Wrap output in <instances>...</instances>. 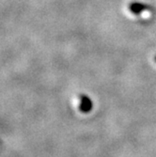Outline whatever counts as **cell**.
<instances>
[{"instance_id": "1", "label": "cell", "mask_w": 156, "mask_h": 157, "mask_svg": "<svg viewBox=\"0 0 156 157\" xmlns=\"http://www.w3.org/2000/svg\"><path fill=\"white\" fill-rule=\"evenodd\" d=\"M128 8H129V10L133 14H135V15H139V14H141L143 11H146V10H150V11L153 10V8H151L150 5L140 3V2H132L131 4H129Z\"/></svg>"}, {"instance_id": "2", "label": "cell", "mask_w": 156, "mask_h": 157, "mask_svg": "<svg viewBox=\"0 0 156 157\" xmlns=\"http://www.w3.org/2000/svg\"><path fill=\"white\" fill-rule=\"evenodd\" d=\"M92 104L90 100L88 97H82V103H81V110L83 112H88L91 109Z\"/></svg>"}, {"instance_id": "3", "label": "cell", "mask_w": 156, "mask_h": 157, "mask_svg": "<svg viewBox=\"0 0 156 157\" xmlns=\"http://www.w3.org/2000/svg\"><path fill=\"white\" fill-rule=\"evenodd\" d=\"M155 61H156V56H155Z\"/></svg>"}]
</instances>
